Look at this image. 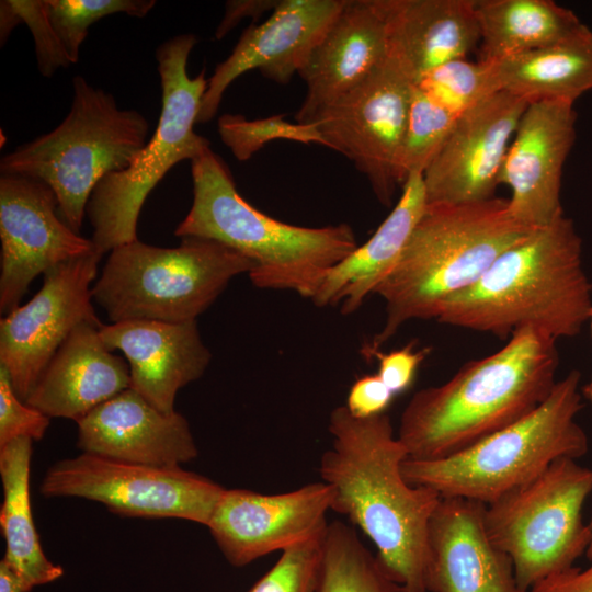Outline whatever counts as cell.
<instances>
[{
	"label": "cell",
	"mask_w": 592,
	"mask_h": 592,
	"mask_svg": "<svg viewBox=\"0 0 592 592\" xmlns=\"http://www.w3.org/2000/svg\"><path fill=\"white\" fill-rule=\"evenodd\" d=\"M572 103L540 100L528 103L509 146L499 183L510 187L511 215L540 228L563 215L561 181L576 140Z\"/></svg>",
	"instance_id": "obj_17"
},
{
	"label": "cell",
	"mask_w": 592,
	"mask_h": 592,
	"mask_svg": "<svg viewBox=\"0 0 592 592\" xmlns=\"http://www.w3.org/2000/svg\"><path fill=\"white\" fill-rule=\"evenodd\" d=\"M577 459L553 462L530 481L485 506L491 540L512 560L520 589L568 569L591 539L582 509L592 491V469Z\"/></svg>",
	"instance_id": "obj_10"
},
{
	"label": "cell",
	"mask_w": 592,
	"mask_h": 592,
	"mask_svg": "<svg viewBox=\"0 0 592 592\" xmlns=\"http://www.w3.org/2000/svg\"><path fill=\"white\" fill-rule=\"evenodd\" d=\"M485 506L441 497L428 527L426 592H524L511 558L488 535Z\"/></svg>",
	"instance_id": "obj_19"
},
{
	"label": "cell",
	"mask_w": 592,
	"mask_h": 592,
	"mask_svg": "<svg viewBox=\"0 0 592 592\" xmlns=\"http://www.w3.org/2000/svg\"><path fill=\"white\" fill-rule=\"evenodd\" d=\"M534 228L517 221L506 198L426 204L400 259L377 287L386 304L378 350L409 320L435 319L442 303L475 284L492 263Z\"/></svg>",
	"instance_id": "obj_5"
},
{
	"label": "cell",
	"mask_w": 592,
	"mask_h": 592,
	"mask_svg": "<svg viewBox=\"0 0 592 592\" xmlns=\"http://www.w3.org/2000/svg\"><path fill=\"white\" fill-rule=\"evenodd\" d=\"M277 2L278 0L227 1L226 11L216 29L215 37L217 39L224 37L243 18H257L269 10L273 11Z\"/></svg>",
	"instance_id": "obj_40"
},
{
	"label": "cell",
	"mask_w": 592,
	"mask_h": 592,
	"mask_svg": "<svg viewBox=\"0 0 592 592\" xmlns=\"http://www.w3.org/2000/svg\"><path fill=\"white\" fill-rule=\"evenodd\" d=\"M345 0H278L269 19L244 30L231 54L208 78L197 123L216 114L227 88L249 70L287 83L342 9Z\"/></svg>",
	"instance_id": "obj_18"
},
{
	"label": "cell",
	"mask_w": 592,
	"mask_h": 592,
	"mask_svg": "<svg viewBox=\"0 0 592 592\" xmlns=\"http://www.w3.org/2000/svg\"><path fill=\"white\" fill-rule=\"evenodd\" d=\"M100 335L127 358L130 388L164 413L174 411L179 389L200 378L210 361L196 320H125L102 325Z\"/></svg>",
	"instance_id": "obj_22"
},
{
	"label": "cell",
	"mask_w": 592,
	"mask_h": 592,
	"mask_svg": "<svg viewBox=\"0 0 592 592\" xmlns=\"http://www.w3.org/2000/svg\"><path fill=\"white\" fill-rule=\"evenodd\" d=\"M331 503L323 481L278 494L225 489L207 527L228 562L243 567L323 533Z\"/></svg>",
	"instance_id": "obj_16"
},
{
	"label": "cell",
	"mask_w": 592,
	"mask_h": 592,
	"mask_svg": "<svg viewBox=\"0 0 592 592\" xmlns=\"http://www.w3.org/2000/svg\"><path fill=\"white\" fill-rule=\"evenodd\" d=\"M197 43L194 34L164 41L156 50L161 87V111L155 134L132 164L105 175L90 195L86 214L100 253L137 240L140 209L167 172L183 160L192 161L209 147L194 132L207 88L203 69L190 77L187 60Z\"/></svg>",
	"instance_id": "obj_8"
},
{
	"label": "cell",
	"mask_w": 592,
	"mask_h": 592,
	"mask_svg": "<svg viewBox=\"0 0 592 592\" xmlns=\"http://www.w3.org/2000/svg\"><path fill=\"white\" fill-rule=\"evenodd\" d=\"M33 585L7 560L0 561V592H31Z\"/></svg>",
	"instance_id": "obj_41"
},
{
	"label": "cell",
	"mask_w": 592,
	"mask_h": 592,
	"mask_svg": "<svg viewBox=\"0 0 592 592\" xmlns=\"http://www.w3.org/2000/svg\"><path fill=\"white\" fill-rule=\"evenodd\" d=\"M48 20L71 64L79 58L89 27L104 16L124 13L146 16L155 0H44Z\"/></svg>",
	"instance_id": "obj_31"
},
{
	"label": "cell",
	"mask_w": 592,
	"mask_h": 592,
	"mask_svg": "<svg viewBox=\"0 0 592 592\" xmlns=\"http://www.w3.org/2000/svg\"><path fill=\"white\" fill-rule=\"evenodd\" d=\"M526 592H592V565L587 569L572 566L549 574Z\"/></svg>",
	"instance_id": "obj_39"
},
{
	"label": "cell",
	"mask_w": 592,
	"mask_h": 592,
	"mask_svg": "<svg viewBox=\"0 0 592 592\" xmlns=\"http://www.w3.org/2000/svg\"><path fill=\"white\" fill-rule=\"evenodd\" d=\"M362 352L366 357L377 358V375L394 395H397L410 387L418 367L428 354V349L414 351L413 345L410 343L388 353L366 346L363 348Z\"/></svg>",
	"instance_id": "obj_37"
},
{
	"label": "cell",
	"mask_w": 592,
	"mask_h": 592,
	"mask_svg": "<svg viewBox=\"0 0 592 592\" xmlns=\"http://www.w3.org/2000/svg\"><path fill=\"white\" fill-rule=\"evenodd\" d=\"M387 56L413 81L480 43L475 0H380Z\"/></svg>",
	"instance_id": "obj_24"
},
{
	"label": "cell",
	"mask_w": 592,
	"mask_h": 592,
	"mask_svg": "<svg viewBox=\"0 0 592 592\" xmlns=\"http://www.w3.org/2000/svg\"><path fill=\"white\" fill-rule=\"evenodd\" d=\"M413 81L388 56L353 90L311 121L325 146L350 159L376 197L391 204Z\"/></svg>",
	"instance_id": "obj_12"
},
{
	"label": "cell",
	"mask_w": 592,
	"mask_h": 592,
	"mask_svg": "<svg viewBox=\"0 0 592 592\" xmlns=\"http://www.w3.org/2000/svg\"><path fill=\"white\" fill-rule=\"evenodd\" d=\"M487 64L497 91L528 103L553 100L574 104L592 90V31L587 27L567 41Z\"/></svg>",
	"instance_id": "obj_26"
},
{
	"label": "cell",
	"mask_w": 592,
	"mask_h": 592,
	"mask_svg": "<svg viewBox=\"0 0 592 592\" xmlns=\"http://www.w3.org/2000/svg\"><path fill=\"white\" fill-rule=\"evenodd\" d=\"M589 526H590V530H591V539H590V544L588 546V549H587L585 554H587V557L589 559H592V521H591Z\"/></svg>",
	"instance_id": "obj_43"
},
{
	"label": "cell",
	"mask_w": 592,
	"mask_h": 592,
	"mask_svg": "<svg viewBox=\"0 0 592 592\" xmlns=\"http://www.w3.org/2000/svg\"><path fill=\"white\" fill-rule=\"evenodd\" d=\"M588 322L590 323V329L592 333V307L590 310V316ZM582 396L589 401V403L592 406V375L589 379V382L582 386Z\"/></svg>",
	"instance_id": "obj_42"
},
{
	"label": "cell",
	"mask_w": 592,
	"mask_h": 592,
	"mask_svg": "<svg viewBox=\"0 0 592 592\" xmlns=\"http://www.w3.org/2000/svg\"><path fill=\"white\" fill-rule=\"evenodd\" d=\"M386 57L380 0H345L298 72L307 92L296 122L311 123L322 109L368 78Z\"/></svg>",
	"instance_id": "obj_20"
},
{
	"label": "cell",
	"mask_w": 592,
	"mask_h": 592,
	"mask_svg": "<svg viewBox=\"0 0 592 592\" xmlns=\"http://www.w3.org/2000/svg\"><path fill=\"white\" fill-rule=\"evenodd\" d=\"M581 373L570 371L532 412L452 456L434 460L406 459L408 483L441 497L489 504L530 481L558 458L578 459L589 440L577 422L581 411Z\"/></svg>",
	"instance_id": "obj_6"
},
{
	"label": "cell",
	"mask_w": 592,
	"mask_h": 592,
	"mask_svg": "<svg viewBox=\"0 0 592 592\" xmlns=\"http://www.w3.org/2000/svg\"><path fill=\"white\" fill-rule=\"evenodd\" d=\"M426 205L423 177L411 174L394 208L374 235L326 274L311 298L319 307L341 303V312L357 310L397 265Z\"/></svg>",
	"instance_id": "obj_25"
},
{
	"label": "cell",
	"mask_w": 592,
	"mask_h": 592,
	"mask_svg": "<svg viewBox=\"0 0 592 592\" xmlns=\"http://www.w3.org/2000/svg\"><path fill=\"white\" fill-rule=\"evenodd\" d=\"M32 441L19 437L0 446L3 487L0 525L5 542L3 559L33 587H37L61 578L64 568L44 554L33 521L30 498Z\"/></svg>",
	"instance_id": "obj_28"
},
{
	"label": "cell",
	"mask_w": 592,
	"mask_h": 592,
	"mask_svg": "<svg viewBox=\"0 0 592 592\" xmlns=\"http://www.w3.org/2000/svg\"><path fill=\"white\" fill-rule=\"evenodd\" d=\"M325 532L284 549L277 562L248 592H316Z\"/></svg>",
	"instance_id": "obj_35"
},
{
	"label": "cell",
	"mask_w": 592,
	"mask_h": 592,
	"mask_svg": "<svg viewBox=\"0 0 592 592\" xmlns=\"http://www.w3.org/2000/svg\"><path fill=\"white\" fill-rule=\"evenodd\" d=\"M77 446L116 460L172 467L197 457L186 419L164 413L133 388L93 409L78 422Z\"/></svg>",
	"instance_id": "obj_21"
},
{
	"label": "cell",
	"mask_w": 592,
	"mask_h": 592,
	"mask_svg": "<svg viewBox=\"0 0 592 592\" xmlns=\"http://www.w3.org/2000/svg\"><path fill=\"white\" fill-rule=\"evenodd\" d=\"M481 57L498 61L567 41L588 26L551 0H475Z\"/></svg>",
	"instance_id": "obj_27"
},
{
	"label": "cell",
	"mask_w": 592,
	"mask_h": 592,
	"mask_svg": "<svg viewBox=\"0 0 592 592\" xmlns=\"http://www.w3.org/2000/svg\"><path fill=\"white\" fill-rule=\"evenodd\" d=\"M591 307L582 240L563 214L511 246L475 284L444 300L435 320L508 339L533 328L558 340L579 334Z\"/></svg>",
	"instance_id": "obj_3"
},
{
	"label": "cell",
	"mask_w": 592,
	"mask_h": 592,
	"mask_svg": "<svg viewBox=\"0 0 592 592\" xmlns=\"http://www.w3.org/2000/svg\"><path fill=\"white\" fill-rule=\"evenodd\" d=\"M0 13L1 45L18 23H25L34 37L38 70L44 77L71 65L48 20L44 0H4Z\"/></svg>",
	"instance_id": "obj_34"
},
{
	"label": "cell",
	"mask_w": 592,
	"mask_h": 592,
	"mask_svg": "<svg viewBox=\"0 0 592 592\" xmlns=\"http://www.w3.org/2000/svg\"><path fill=\"white\" fill-rule=\"evenodd\" d=\"M254 264L209 239L184 237L175 248L135 240L110 252L92 298L112 322L196 320L229 281Z\"/></svg>",
	"instance_id": "obj_9"
},
{
	"label": "cell",
	"mask_w": 592,
	"mask_h": 592,
	"mask_svg": "<svg viewBox=\"0 0 592 592\" xmlns=\"http://www.w3.org/2000/svg\"><path fill=\"white\" fill-rule=\"evenodd\" d=\"M49 419L16 395L8 371L0 365V446L19 437L41 440Z\"/></svg>",
	"instance_id": "obj_36"
},
{
	"label": "cell",
	"mask_w": 592,
	"mask_h": 592,
	"mask_svg": "<svg viewBox=\"0 0 592 592\" xmlns=\"http://www.w3.org/2000/svg\"><path fill=\"white\" fill-rule=\"evenodd\" d=\"M394 396L377 374L364 375L351 386L345 407L356 418H371L383 414Z\"/></svg>",
	"instance_id": "obj_38"
},
{
	"label": "cell",
	"mask_w": 592,
	"mask_h": 592,
	"mask_svg": "<svg viewBox=\"0 0 592 592\" xmlns=\"http://www.w3.org/2000/svg\"><path fill=\"white\" fill-rule=\"evenodd\" d=\"M101 258L94 251L48 270L34 297L1 319L0 365L23 401L73 329L99 320L90 285Z\"/></svg>",
	"instance_id": "obj_13"
},
{
	"label": "cell",
	"mask_w": 592,
	"mask_h": 592,
	"mask_svg": "<svg viewBox=\"0 0 592 592\" xmlns=\"http://www.w3.org/2000/svg\"><path fill=\"white\" fill-rule=\"evenodd\" d=\"M316 592H409L385 570L355 531L340 522L328 523Z\"/></svg>",
	"instance_id": "obj_29"
},
{
	"label": "cell",
	"mask_w": 592,
	"mask_h": 592,
	"mask_svg": "<svg viewBox=\"0 0 592 592\" xmlns=\"http://www.w3.org/2000/svg\"><path fill=\"white\" fill-rule=\"evenodd\" d=\"M72 102L64 121L0 160L1 174L41 181L55 193L61 220L80 234L91 193L107 174L128 168L146 145L149 123L136 110L119 109L112 93L72 79Z\"/></svg>",
	"instance_id": "obj_7"
},
{
	"label": "cell",
	"mask_w": 592,
	"mask_h": 592,
	"mask_svg": "<svg viewBox=\"0 0 592 592\" xmlns=\"http://www.w3.org/2000/svg\"><path fill=\"white\" fill-rule=\"evenodd\" d=\"M193 203L174 235L217 241L249 259L259 288L312 298L326 274L357 248L346 224L311 228L280 221L237 191L225 161L210 147L191 161Z\"/></svg>",
	"instance_id": "obj_4"
},
{
	"label": "cell",
	"mask_w": 592,
	"mask_h": 592,
	"mask_svg": "<svg viewBox=\"0 0 592 592\" xmlns=\"http://www.w3.org/2000/svg\"><path fill=\"white\" fill-rule=\"evenodd\" d=\"M54 191L15 174L0 177V309L18 307L41 273L96 251L91 239L75 232L58 215Z\"/></svg>",
	"instance_id": "obj_14"
},
{
	"label": "cell",
	"mask_w": 592,
	"mask_h": 592,
	"mask_svg": "<svg viewBox=\"0 0 592 592\" xmlns=\"http://www.w3.org/2000/svg\"><path fill=\"white\" fill-rule=\"evenodd\" d=\"M413 84L457 115L497 92L489 65L466 58L446 61L421 76Z\"/></svg>",
	"instance_id": "obj_32"
},
{
	"label": "cell",
	"mask_w": 592,
	"mask_h": 592,
	"mask_svg": "<svg viewBox=\"0 0 592 592\" xmlns=\"http://www.w3.org/2000/svg\"><path fill=\"white\" fill-rule=\"evenodd\" d=\"M556 342L539 330L521 329L502 349L415 392L397 433L408 459L452 456L536 409L557 382Z\"/></svg>",
	"instance_id": "obj_2"
},
{
	"label": "cell",
	"mask_w": 592,
	"mask_h": 592,
	"mask_svg": "<svg viewBox=\"0 0 592 592\" xmlns=\"http://www.w3.org/2000/svg\"><path fill=\"white\" fill-rule=\"evenodd\" d=\"M39 491L47 498H81L133 517H175L203 525L225 488L181 466L127 463L82 453L50 466Z\"/></svg>",
	"instance_id": "obj_11"
},
{
	"label": "cell",
	"mask_w": 592,
	"mask_h": 592,
	"mask_svg": "<svg viewBox=\"0 0 592 592\" xmlns=\"http://www.w3.org/2000/svg\"><path fill=\"white\" fill-rule=\"evenodd\" d=\"M102 325L100 320L78 325L24 402L49 418L78 422L103 402L130 388L129 366L103 343Z\"/></svg>",
	"instance_id": "obj_23"
},
{
	"label": "cell",
	"mask_w": 592,
	"mask_h": 592,
	"mask_svg": "<svg viewBox=\"0 0 592 592\" xmlns=\"http://www.w3.org/2000/svg\"><path fill=\"white\" fill-rule=\"evenodd\" d=\"M528 102L506 91L485 98L456 121L423 172L426 204L490 200L519 122Z\"/></svg>",
	"instance_id": "obj_15"
},
{
	"label": "cell",
	"mask_w": 592,
	"mask_h": 592,
	"mask_svg": "<svg viewBox=\"0 0 592 592\" xmlns=\"http://www.w3.org/2000/svg\"><path fill=\"white\" fill-rule=\"evenodd\" d=\"M459 116L413 84L397 169L401 187L411 174H423Z\"/></svg>",
	"instance_id": "obj_30"
},
{
	"label": "cell",
	"mask_w": 592,
	"mask_h": 592,
	"mask_svg": "<svg viewBox=\"0 0 592 592\" xmlns=\"http://www.w3.org/2000/svg\"><path fill=\"white\" fill-rule=\"evenodd\" d=\"M217 126L221 141L239 161L250 159L265 144L275 139L325 146L316 124H293L284 119V115L248 119L240 114H225L218 118Z\"/></svg>",
	"instance_id": "obj_33"
},
{
	"label": "cell",
	"mask_w": 592,
	"mask_h": 592,
	"mask_svg": "<svg viewBox=\"0 0 592 592\" xmlns=\"http://www.w3.org/2000/svg\"><path fill=\"white\" fill-rule=\"evenodd\" d=\"M332 446L320 458L331 510L345 515L375 545L387 573L409 592H426L428 527L441 496L402 475L408 453L387 414L356 418L345 406L329 419Z\"/></svg>",
	"instance_id": "obj_1"
}]
</instances>
